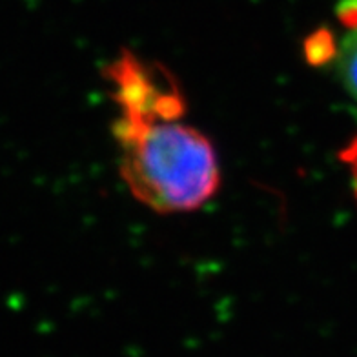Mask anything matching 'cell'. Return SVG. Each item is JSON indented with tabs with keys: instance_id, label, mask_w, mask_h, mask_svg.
<instances>
[{
	"instance_id": "1",
	"label": "cell",
	"mask_w": 357,
	"mask_h": 357,
	"mask_svg": "<svg viewBox=\"0 0 357 357\" xmlns=\"http://www.w3.org/2000/svg\"><path fill=\"white\" fill-rule=\"evenodd\" d=\"M115 137L124 183L155 212H192L219 188L212 142L177 119L123 115L115 124Z\"/></svg>"
},
{
	"instance_id": "2",
	"label": "cell",
	"mask_w": 357,
	"mask_h": 357,
	"mask_svg": "<svg viewBox=\"0 0 357 357\" xmlns=\"http://www.w3.org/2000/svg\"><path fill=\"white\" fill-rule=\"evenodd\" d=\"M117 86V100L128 117L178 119L183 97L175 82L159 68H151L130 53H124L108 70Z\"/></svg>"
},
{
	"instance_id": "3",
	"label": "cell",
	"mask_w": 357,
	"mask_h": 357,
	"mask_svg": "<svg viewBox=\"0 0 357 357\" xmlns=\"http://www.w3.org/2000/svg\"><path fill=\"white\" fill-rule=\"evenodd\" d=\"M339 80L352 99L357 100V26H350L335 55Z\"/></svg>"
},
{
	"instance_id": "4",
	"label": "cell",
	"mask_w": 357,
	"mask_h": 357,
	"mask_svg": "<svg viewBox=\"0 0 357 357\" xmlns=\"http://www.w3.org/2000/svg\"><path fill=\"white\" fill-rule=\"evenodd\" d=\"M341 160L350 169V175H352V183L354 190H356V199H357V135L354 137V141L341 151Z\"/></svg>"
},
{
	"instance_id": "5",
	"label": "cell",
	"mask_w": 357,
	"mask_h": 357,
	"mask_svg": "<svg viewBox=\"0 0 357 357\" xmlns=\"http://www.w3.org/2000/svg\"><path fill=\"white\" fill-rule=\"evenodd\" d=\"M341 19L348 24V26H357V0H347L341 6Z\"/></svg>"
}]
</instances>
